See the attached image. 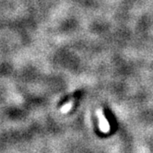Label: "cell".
<instances>
[{
    "label": "cell",
    "instance_id": "2",
    "mask_svg": "<svg viewBox=\"0 0 153 153\" xmlns=\"http://www.w3.org/2000/svg\"><path fill=\"white\" fill-rule=\"evenodd\" d=\"M72 104H73V101H69L67 104H65L63 108H62V111L63 112H68L70 109H71V106H72Z\"/></svg>",
    "mask_w": 153,
    "mask_h": 153
},
{
    "label": "cell",
    "instance_id": "1",
    "mask_svg": "<svg viewBox=\"0 0 153 153\" xmlns=\"http://www.w3.org/2000/svg\"><path fill=\"white\" fill-rule=\"evenodd\" d=\"M97 114H98V117H99V120H100V126H101L102 131V132H107V131H109L110 126H109V123L106 120L102 111V110H98Z\"/></svg>",
    "mask_w": 153,
    "mask_h": 153
}]
</instances>
